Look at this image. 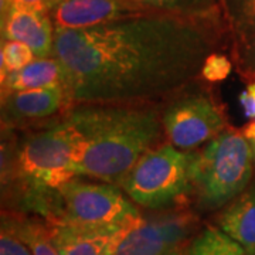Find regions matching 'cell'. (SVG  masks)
<instances>
[{"mask_svg":"<svg viewBox=\"0 0 255 255\" xmlns=\"http://www.w3.org/2000/svg\"><path fill=\"white\" fill-rule=\"evenodd\" d=\"M167 14L132 0H64L50 11L55 30H78L129 18Z\"/></svg>","mask_w":255,"mask_h":255,"instance_id":"9","label":"cell"},{"mask_svg":"<svg viewBox=\"0 0 255 255\" xmlns=\"http://www.w3.org/2000/svg\"><path fill=\"white\" fill-rule=\"evenodd\" d=\"M137 220L107 227H85L50 221L48 224L60 255H115L119 244Z\"/></svg>","mask_w":255,"mask_h":255,"instance_id":"10","label":"cell"},{"mask_svg":"<svg viewBox=\"0 0 255 255\" xmlns=\"http://www.w3.org/2000/svg\"><path fill=\"white\" fill-rule=\"evenodd\" d=\"M77 105L64 118L78 135L77 176L121 186L160 137L159 112L128 104Z\"/></svg>","mask_w":255,"mask_h":255,"instance_id":"2","label":"cell"},{"mask_svg":"<svg viewBox=\"0 0 255 255\" xmlns=\"http://www.w3.org/2000/svg\"><path fill=\"white\" fill-rule=\"evenodd\" d=\"M61 0H1V16L11 9H34L50 13Z\"/></svg>","mask_w":255,"mask_h":255,"instance_id":"21","label":"cell"},{"mask_svg":"<svg viewBox=\"0 0 255 255\" xmlns=\"http://www.w3.org/2000/svg\"><path fill=\"white\" fill-rule=\"evenodd\" d=\"M162 124L169 142L180 150L210 142L227 128L217 104L201 94L173 101L163 112Z\"/></svg>","mask_w":255,"mask_h":255,"instance_id":"8","label":"cell"},{"mask_svg":"<svg viewBox=\"0 0 255 255\" xmlns=\"http://www.w3.org/2000/svg\"><path fill=\"white\" fill-rule=\"evenodd\" d=\"M20 226L27 243L31 247L33 255H60L53 243L48 221L41 223L37 220H24L20 221Z\"/></svg>","mask_w":255,"mask_h":255,"instance_id":"17","label":"cell"},{"mask_svg":"<svg viewBox=\"0 0 255 255\" xmlns=\"http://www.w3.org/2000/svg\"><path fill=\"white\" fill-rule=\"evenodd\" d=\"M3 40L27 44L36 58L53 55L55 27L50 13L34 9H11L1 16Z\"/></svg>","mask_w":255,"mask_h":255,"instance_id":"11","label":"cell"},{"mask_svg":"<svg viewBox=\"0 0 255 255\" xmlns=\"http://www.w3.org/2000/svg\"><path fill=\"white\" fill-rule=\"evenodd\" d=\"M231 73V61L226 55L213 53L210 54L201 68V77L210 82H219L226 80Z\"/></svg>","mask_w":255,"mask_h":255,"instance_id":"20","label":"cell"},{"mask_svg":"<svg viewBox=\"0 0 255 255\" xmlns=\"http://www.w3.org/2000/svg\"><path fill=\"white\" fill-rule=\"evenodd\" d=\"M174 255H187V254H184V253H182V254H174Z\"/></svg>","mask_w":255,"mask_h":255,"instance_id":"26","label":"cell"},{"mask_svg":"<svg viewBox=\"0 0 255 255\" xmlns=\"http://www.w3.org/2000/svg\"><path fill=\"white\" fill-rule=\"evenodd\" d=\"M240 102L247 118L255 121V80L248 84L246 91L241 92Z\"/></svg>","mask_w":255,"mask_h":255,"instance_id":"23","label":"cell"},{"mask_svg":"<svg viewBox=\"0 0 255 255\" xmlns=\"http://www.w3.org/2000/svg\"><path fill=\"white\" fill-rule=\"evenodd\" d=\"M78 135L70 122H61L26 137L14 153L11 170L27 190V200L40 210L54 207L58 190L77 177Z\"/></svg>","mask_w":255,"mask_h":255,"instance_id":"3","label":"cell"},{"mask_svg":"<svg viewBox=\"0 0 255 255\" xmlns=\"http://www.w3.org/2000/svg\"><path fill=\"white\" fill-rule=\"evenodd\" d=\"M250 54H251V58L247 61V64H248V65H250V67H251V68L255 71V48H254V51H251Z\"/></svg>","mask_w":255,"mask_h":255,"instance_id":"25","label":"cell"},{"mask_svg":"<svg viewBox=\"0 0 255 255\" xmlns=\"http://www.w3.org/2000/svg\"><path fill=\"white\" fill-rule=\"evenodd\" d=\"M193 153L176 146L152 147L139 159L121 187L139 206L150 210L172 207L193 191Z\"/></svg>","mask_w":255,"mask_h":255,"instance_id":"5","label":"cell"},{"mask_svg":"<svg viewBox=\"0 0 255 255\" xmlns=\"http://www.w3.org/2000/svg\"><path fill=\"white\" fill-rule=\"evenodd\" d=\"M71 104L64 85L24 90L3 97V118L7 121H33L48 118Z\"/></svg>","mask_w":255,"mask_h":255,"instance_id":"12","label":"cell"},{"mask_svg":"<svg viewBox=\"0 0 255 255\" xmlns=\"http://www.w3.org/2000/svg\"><path fill=\"white\" fill-rule=\"evenodd\" d=\"M241 24L246 28L255 26V0H237Z\"/></svg>","mask_w":255,"mask_h":255,"instance_id":"22","label":"cell"},{"mask_svg":"<svg viewBox=\"0 0 255 255\" xmlns=\"http://www.w3.org/2000/svg\"><path fill=\"white\" fill-rule=\"evenodd\" d=\"M219 227L236 240L248 255H255V182L228 203L220 216Z\"/></svg>","mask_w":255,"mask_h":255,"instance_id":"13","label":"cell"},{"mask_svg":"<svg viewBox=\"0 0 255 255\" xmlns=\"http://www.w3.org/2000/svg\"><path fill=\"white\" fill-rule=\"evenodd\" d=\"M213 36L200 18L152 14L78 30H55L71 104L145 105L201 75Z\"/></svg>","mask_w":255,"mask_h":255,"instance_id":"1","label":"cell"},{"mask_svg":"<svg viewBox=\"0 0 255 255\" xmlns=\"http://www.w3.org/2000/svg\"><path fill=\"white\" fill-rule=\"evenodd\" d=\"M187 255H248V253L220 227L207 226L193 238Z\"/></svg>","mask_w":255,"mask_h":255,"instance_id":"15","label":"cell"},{"mask_svg":"<svg viewBox=\"0 0 255 255\" xmlns=\"http://www.w3.org/2000/svg\"><path fill=\"white\" fill-rule=\"evenodd\" d=\"M244 136L247 137V140L250 142L251 149H253V153H254V162H255V121H253L251 124H248L244 130H243Z\"/></svg>","mask_w":255,"mask_h":255,"instance_id":"24","label":"cell"},{"mask_svg":"<svg viewBox=\"0 0 255 255\" xmlns=\"http://www.w3.org/2000/svg\"><path fill=\"white\" fill-rule=\"evenodd\" d=\"M254 153L243 132L226 129L193 153L191 182L206 209H220L251 184Z\"/></svg>","mask_w":255,"mask_h":255,"instance_id":"4","label":"cell"},{"mask_svg":"<svg viewBox=\"0 0 255 255\" xmlns=\"http://www.w3.org/2000/svg\"><path fill=\"white\" fill-rule=\"evenodd\" d=\"M199 226L197 216L186 209L162 210L143 217L129 230L115 255H174L184 253Z\"/></svg>","mask_w":255,"mask_h":255,"instance_id":"7","label":"cell"},{"mask_svg":"<svg viewBox=\"0 0 255 255\" xmlns=\"http://www.w3.org/2000/svg\"><path fill=\"white\" fill-rule=\"evenodd\" d=\"M61 1H64V0H61ZM61 1H60V3H61ZM60 3H58V4H60Z\"/></svg>","mask_w":255,"mask_h":255,"instance_id":"27","label":"cell"},{"mask_svg":"<svg viewBox=\"0 0 255 255\" xmlns=\"http://www.w3.org/2000/svg\"><path fill=\"white\" fill-rule=\"evenodd\" d=\"M0 255H33L17 219L3 216L0 231Z\"/></svg>","mask_w":255,"mask_h":255,"instance_id":"18","label":"cell"},{"mask_svg":"<svg viewBox=\"0 0 255 255\" xmlns=\"http://www.w3.org/2000/svg\"><path fill=\"white\" fill-rule=\"evenodd\" d=\"M36 58L33 50L14 40H3L1 43V77L24 68Z\"/></svg>","mask_w":255,"mask_h":255,"instance_id":"19","label":"cell"},{"mask_svg":"<svg viewBox=\"0 0 255 255\" xmlns=\"http://www.w3.org/2000/svg\"><path fill=\"white\" fill-rule=\"evenodd\" d=\"M140 216L118 186L87 182L77 176L58 190V213L50 223L107 227L135 221Z\"/></svg>","mask_w":255,"mask_h":255,"instance_id":"6","label":"cell"},{"mask_svg":"<svg viewBox=\"0 0 255 255\" xmlns=\"http://www.w3.org/2000/svg\"><path fill=\"white\" fill-rule=\"evenodd\" d=\"M149 9L182 16V17L201 18L209 16L216 4V0H132Z\"/></svg>","mask_w":255,"mask_h":255,"instance_id":"16","label":"cell"},{"mask_svg":"<svg viewBox=\"0 0 255 255\" xmlns=\"http://www.w3.org/2000/svg\"><path fill=\"white\" fill-rule=\"evenodd\" d=\"M53 85L65 87L63 65L54 55L46 58H34L24 68L1 77V97L13 92Z\"/></svg>","mask_w":255,"mask_h":255,"instance_id":"14","label":"cell"}]
</instances>
